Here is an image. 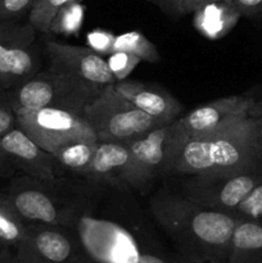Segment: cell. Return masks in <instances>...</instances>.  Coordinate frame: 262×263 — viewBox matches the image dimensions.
<instances>
[{"instance_id": "22", "label": "cell", "mask_w": 262, "mask_h": 263, "mask_svg": "<svg viewBox=\"0 0 262 263\" xmlns=\"http://www.w3.org/2000/svg\"><path fill=\"white\" fill-rule=\"evenodd\" d=\"M84 13L85 7L82 5L81 0H72L64 5L55 15L51 22L50 32L64 33V35L76 33L82 26Z\"/></svg>"}, {"instance_id": "3", "label": "cell", "mask_w": 262, "mask_h": 263, "mask_svg": "<svg viewBox=\"0 0 262 263\" xmlns=\"http://www.w3.org/2000/svg\"><path fill=\"white\" fill-rule=\"evenodd\" d=\"M62 180H40L31 176L13 179L7 194L26 223L74 228L90 205V200L74 192L69 195Z\"/></svg>"}, {"instance_id": "29", "label": "cell", "mask_w": 262, "mask_h": 263, "mask_svg": "<svg viewBox=\"0 0 262 263\" xmlns=\"http://www.w3.org/2000/svg\"><path fill=\"white\" fill-rule=\"evenodd\" d=\"M15 253H17L18 263H51L40 256L26 239L15 248Z\"/></svg>"}, {"instance_id": "9", "label": "cell", "mask_w": 262, "mask_h": 263, "mask_svg": "<svg viewBox=\"0 0 262 263\" xmlns=\"http://www.w3.org/2000/svg\"><path fill=\"white\" fill-rule=\"evenodd\" d=\"M61 167L53 154L41 149L20 127L0 139V177L31 176L54 180L61 176Z\"/></svg>"}, {"instance_id": "23", "label": "cell", "mask_w": 262, "mask_h": 263, "mask_svg": "<svg viewBox=\"0 0 262 263\" xmlns=\"http://www.w3.org/2000/svg\"><path fill=\"white\" fill-rule=\"evenodd\" d=\"M105 59H107L108 67H109L116 82L127 80L131 72L141 62L138 57L130 53H125V51H112Z\"/></svg>"}, {"instance_id": "20", "label": "cell", "mask_w": 262, "mask_h": 263, "mask_svg": "<svg viewBox=\"0 0 262 263\" xmlns=\"http://www.w3.org/2000/svg\"><path fill=\"white\" fill-rule=\"evenodd\" d=\"M112 51L130 53L138 57L141 62H148V63L161 62V54H159L157 46L144 33L139 32V31H130V32L115 36Z\"/></svg>"}, {"instance_id": "6", "label": "cell", "mask_w": 262, "mask_h": 263, "mask_svg": "<svg viewBox=\"0 0 262 263\" xmlns=\"http://www.w3.org/2000/svg\"><path fill=\"white\" fill-rule=\"evenodd\" d=\"M17 127L41 149L53 154L74 141H98L91 126L82 116L54 108L15 112Z\"/></svg>"}, {"instance_id": "28", "label": "cell", "mask_w": 262, "mask_h": 263, "mask_svg": "<svg viewBox=\"0 0 262 263\" xmlns=\"http://www.w3.org/2000/svg\"><path fill=\"white\" fill-rule=\"evenodd\" d=\"M241 17L262 18V0H225Z\"/></svg>"}, {"instance_id": "32", "label": "cell", "mask_w": 262, "mask_h": 263, "mask_svg": "<svg viewBox=\"0 0 262 263\" xmlns=\"http://www.w3.org/2000/svg\"><path fill=\"white\" fill-rule=\"evenodd\" d=\"M215 2H220V0H180V7H181L182 15L193 14L199 8Z\"/></svg>"}, {"instance_id": "1", "label": "cell", "mask_w": 262, "mask_h": 263, "mask_svg": "<svg viewBox=\"0 0 262 263\" xmlns=\"http://www.w3.org/2000/svg\"><path fill=\"white\" fill-rule=\"evenodd\" d=\"M149 210L180 261L228 263L238 216L204 208L166 187L154 193Z\"/></svg>"}, {"instance_id": "24", "label": "cell", "mask_w": 262, "mask_h": 263, "mask_svg": "<svg viewBox=\"0 0 262 263\" xmlns=\"http://www.w3.org/2000/svg\"><path fill=\"white\" fill-rule=\"evenodd\" d=\"M234 215L238 216L241 220H252L262 222V181L238 205Z\"/></svg>"}, {"instance_id": "13", "label": "cell", "mask_w": 262, "mask_h": 263, "mask_svg": "<svg viewBox=\"0 0 262 263\" xmlns=\"http://www.w3.org/2000/svg\"><path fill=\"white\" fill-rule=\"evenodd\" d=\"M26 240L51 263H94L74 228L27 223Z\"/></svg>"}, {"instance_id": "14", "label": "cell", "mask_w": 262, "mask_h": 263, "mask_svg": "<svg viewBox=\"0 0 262 263\" xmlns=\"http://www.w3.org/2000/svg\"><path fill=\"white\" fill-rule=\"evenodd\" d=\"M115 89L128 102L143 110L162 126L175 122L184 110L181 103L169 91L153 85L133 80H123L113 84Z\"/></svg>"}, {"instance_id": "26", "label": "cell", "mask_w": 262, "mask_h": 263, "mask_svg": "<svg viewBox=\"0 0 262 263\" xmlns=\"http://www.w3.org/2000/svg\"><path fill=\"white\" fill-rule=\"evenodd\" d=\"M14 127H17V118L9 94L7 89L0 86V139Z\"/></svg>"}, {"instance_id": "18", "label": "cell", "mask_w": 262, "mask_h": 263, "mask_svg": "<svg viewBox=\"0 0 262 263\" xmlns=\"http://www.w3.org/2000/svg\"><path fill=\"white\" fill-rule=\"evenodd\" d=\"M27 236V223L13 205L7 192H0V248H17Z\"/></svg>"}, {"instance_id": "30", "label": "cell", "mask_w": 262, "mask_h": 263, "mask_svg": "<svg viewBox=\"0 0 262 263\" xmlns=\"http://www.w3.org/2000/svg\"><path fill=\"white\" fill-rule=\"evenodd\" d=\"M248 94L251 95L252 99H253V105H252L249 115L252 116V118H253L254 122H256L259 139H261L262 143V85H259L257 89L248 91Z\"/></svg>"}, {"instance_id": "25", "label": "cell", "mask_w": 262, "mask_h": 263, "mask_svg": "<svg viewBox=\"0 0 262 263\" xmlns=\"http://www.w3.org/2000/svg\"><path fill=\"white\" fill-rule=\"evenodd\" d=\"M35 0H0V21L23 22L28 17Z\"/></svg>"}, {"instance_id": "19", "label": "cell", "mask_w": 262, "mask_h": 263, "mask_svg": "<svg viewBox=\"0 0 262 263\" xmlns=\"http://www.w3.org/2000/svg\"><path fill=\"white\" fill-rule=\"evenodd\" d=\"M98 141H74L54 152L53 157L62 170L82 177L95 156Z\"/></svg>"}, {"instance_id": "7", "label": "cell", "mask_w": 262, "mask_h": 263, "mask_svg": "<svg viewBox=\"0 0 262 263\" xmlns=\"http://www.w3.org/2000/svg\"><path fill=\"white\" fill-rule=\"evenodd\" d=\"M261 181L262 167L230 175H189L181 184V194L204 208L234 215Z\"/></svg>"}, {"instance_id": "5", "label": "cell", "mask_w": 262, "mask_h": 263, "mask_svg": "<svg viewBox=\"0 0 262 263\" xmlns=\"http://www.w3.org/2000/svg\"><path fill=\"white\" fill-rule=\"evenodd\" d=\"M82 117L91 126L98 141L105 143L127 144L162 126L122 97L113 84L107 85L85 108Z\"/></svg>"}, {"instance_id": "27", "label": "cell", "mask_w": 262, "mask_h": 263, "mask_svg": "<svg viewBox=\"0 0 262 263\" xmlns=\"http://www.w3.org/2000/svg\"><path fill=\"white\" fill-rule=\"evenodd\" d=\"M115 36L105 30H94L87 33V46L100 55L110 54Z\"/></svg>"}, {"instance_id": "21", "label": "cell", "mask_w": 262, "mask_h": 263, "mask_svg": "<svg viewBox=\"0 0 262 263\" xmlns=\"http://www.w3.org/2000/svg\"><path fill=\"white\" fill-rule=\"evenodd\" d=\"M72 0H35L27 17V22L36 32L49 33L50 26L59 10Z\"/></svg>"}, {"instance_id": "8", "label": "cell", "mask_w": 262, "mask_h": 263, "mask_svg": "<svg viewBox=\"0 0 262 263\" xmlns=\"http://www.w3.org/2000/svg\"><path fill=\"white\" fill-rule=\"evenodd\" d=\"M36 31L28 22L0 21V86L10 89L40 71Z\"/></svg>"}, {"instance_id": "15", "label": "cell", "mask_w": 262, "mask_h": 263, "mask_svg": "<svg viewBox=\"0 0 262 263\" xmlns=\"http://www.w3.org/2000/svg\"><path fill=\"white\" fill-rule=\"evenodd\" d=\"M174 141V126L170 123L127 143L136 164L149 182L157 176L164 175L172 154Z\"/></svg>"}, {"instance_id": "17", "label": "cell", "mask_w": 262, "mask_h": 263, "mask_svg": "<svg viewBox=\"0 0 262 263\" xmlns=\"http://www.w3.org/2000/svg\"><path fill=\"white\" fill-rule=\"evenodd\" d=\"M228 263H262V222L240 218L234 230Z\"/></svg>"}, {"instance_id": "16", "label": "cell", "mask_w": 262, "mask_h": 263, "mask_svg": "<svg viewBox=\"0 0 262 263\" xmlns=\"http://www.w3.org/2000/svg\"><path fill=\"white\" fill-rule=\"evenodd\" d=\"M241 15L228 2L211 3L193 13V26L208 40H218L236 26Z\"/></svg>"}, {"instance_id": "31", "label": "cell", "mask_w": 262, "mask_h": 263, "mask_svg": "<svg viewBox=\"0 0 262 263\" xmlns=\"http://www.w3.org/2000/svg\"><path fill=\"white\" fill-rule=\"evenodd\" d=\"M152 4L162 10L166 15H169L172 20H177L181 17V7H180V0H148Z\"/></svg>"}, {"instance_id": "2", "label": "cell", "mask_w": 262, "mask_h": 263, "mask_svg": "<svg viewBox=\"0 0 262 263\" xmlns=\"http://www.w3.org/2000/svg\"><path fill=\"white\" fill-rule=\"evenodd\" d=\"M164 175H230L262 167V143L252 116L200 139H185L175 123Z\"/></svg>"}, {"instance_id": "11", "label": "cell", "mask_w": 262, "mask_h": 263, "mask_svg": "<svg viewBox=\"0 0 262 263\" xmlns=\"http://www.w3.org/2000/svg\"><path fill=\"white\" fill-rule=\"evenodd\" d=\"M82 177L90 182L120 189L144 190L151 184L136 164L128 144L125 143L98 141L94 158Z\"/></svg>"}, {"instance_id": "34", "label": "cell", "mask_w": 262, "mask_h": 263, "mask_svg": "<svg viewBox=\"0 0 262 263\" xmlns=\"http://www.w3.org/2000/svg\"><path fill=\"white\" fill-rule=\"evenodd\" d=\"M176 263H190V262H182V261H180V259H179V261H177Z\"/></svg>"}, {"instance_id": "4", "label": "cell", "mask_w": 262, "mask_h": 263, "mask_svg": "<svg viewBox=\"0 0 262 263\" xmlns=\"http://www.w3.org/2000/svg\"><path fill=\"white\" fill-rule=\"evenodd\" d=\"M105 86L46 69L7 90L14 112L54 108L82 116Z\"/></svg>"}, {"instance_id": "10", "label": "cell", "mask_w": 262, "mask_h": 263, "mask_svg": "<svg viewBox=\"0 0 262 263\" xmlns=\"http://www.w3.org/2000/svg\"><path fill=\"white\" fill-rule=\"evenodd\" d=\"M252 105L253 99L248 92L220 98L190 110L174 123L182 138H207L249 116Z\"/></svg>"}, {"instance_id": "33", "label": "cell", "mask_w": 262, "mask_h": 263, "mask_svg": "<svg viewBox=\"0 0 262 263\" xmlns=\"http://www.w3.org/2000/svg\"><path fill=\"white\" fill-rule=\"evenodd\" d=\"M0 263H18L15 248H0Z\"/></svg>"}, {"instance_id": "12", "label": "cell", "mask_w": 262, "mask_h": 263, "mask_svg": "<svg viewBox=\"0 0 262 263\" xmlns=\"http://www.w3.org/2000/svg\"><path fill=\"white\" fill-rule=\"evenodd\" d=\"M44 45L50 72L69 74L99 85L116 84L107 59L89 46L59 43L49 37L44 39Z\"/></svg>"}]
</instances>
